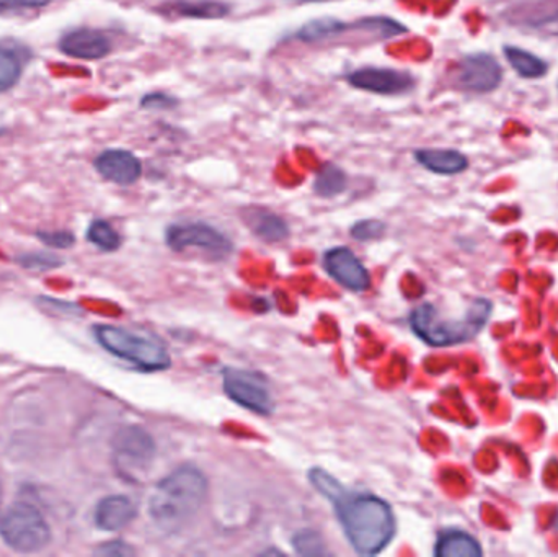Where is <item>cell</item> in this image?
<instances>
[{
  "mask_svg": "<svg viewBox=\"0 0 558 557\" xmlns=\"http://www.w3.org/2000/svg\"><path fill=\"white\" fill-rule=\"evenodd\" d=\"M354 29L353 25L343 22V20L333 19V16H324V19L311 20V22L302 25L298 32L294 33L295 39H301L304 43L324 41V39L337 38L343 33Z\"/></svg>",
  "mask_w": 558,
  "mask_h": 557,
  "instance_id": "cell-17",
  "label": "cell"
},
{
  "mask_svg": "<svg viewBox=\"0 0 558 557\" xmlns=\"http://www.w3.org/2000/svg\"><path fill=\"white\" fill-rule=\"evenodd\" d=\"M557 526H558V522H557Z\"/></svg>",
  "mask_w": 558,
  "mask_h": 557,
  "instance_id": "cell-35",
  "label": "cell"
},
{
  "mask_svg": "<svg viewBox=\"0 0 558 557\" xmlns=\"http://www.w3.org/2000/svg\"><path fill=\"white\" fill-rule=\"evenodd\" d=\"M308 483L337 512L338 522L354 552L379 555L396 536V519L386 500L373 494L351 493L322 468L308 471Z\"/></svg>",
  "mask_w": 558,
  "mask_h": 557,
  "instance_id": "cell-1",
  "label": "cell"
},
{
  "mask_svg": "<svg viewBox=\"0 0 558 557\" xmlns=\"http://www.w3.org/2000/svg\"><path fill=\"white\" fill-rule=\"evenodd\" d=\"M179 98L163 94V92L144 95L143 100H141V107L144 110H173V108L179 107Z\"/></svg>",
  "mask_w": 558,
  "mask_h": 557,
  "instance_id": "cell-28",
  "label": "cell"
},
{
  "mask_svg": "<svg viewBox=\"0 0 558 557\" xmlns=\"http://www.w3.org/2000/svg\"><path fill=\"white\" fill-rule=\"evenodd\" d=\"M137 509L126 496H108L95 509V523L104 532H118L136 519Z\"/></svg>",
  "mask_w": 558,
  "mask_h": 557,
  "instance_id": "cell-14",
  "label": "cell"
},
{
  "mask_svg": "<svg viewBox=\"0 0 558 557\" xmlns=\"http://www.w3.org/2000/svg\"><path fill=\"white\" fill-rule=\"evenodd\" d=\"M244 221L258 239L268 244H278L289 238L288 222L281 216L271 213L270 209H245Z\"/></svg>",
  "mask_w": 558,
  "mask_h": 557,
  "instance_id": "cell-15",
  "label": "cell"
},
{
  "mask_svg": "<svg viewBox=\"0 0 558 557\" xmlns=\"http://www.w3.org/2000/svg\"><path fill=\"white\" fill-rule=\"evenodd\" d=\"M222 386L229 399L258 415H271L275 411L274 396L265 376L247 370L226 368L222 372Z\"/></svg>",
  "mask_w": 558,
  "mask_h": 557,
  "instance_id": "cell-8",
  "label": "cell"
},
{
  "mask_svg": "<svg viewBox=\"0 0 558 557\" xmlns=\"http://www.w3.org/2000/svg\"><path fill=\"white\" fill-rule=\"evenodd\" d=\"M114 461L123 476L136 480L140 474L146 473L156 458V441L149 432L137 425H128L114 434L113 441Z\"/></svg>",
  "mask_w": 558,
  "mask_h": 557,
  "instance_id": "cell-7",
  "label": "cell"
},
{
  "mask_svg": "<svg viewBox=\"0 0 558 557\" xmlns=\"http://www.w3.org/2000/svg\"><path fill=\"white\" fill-rule=\"evenodd\" d=\"M386 234V225L379 219H363L351 228V238L354 241L371 242L377 241Z\"/></svg>",
  "mask_w": 558,
  "mask_h": 557,
  "instance_id": "cell-27",
  "label": "cell"
},
{
  "mask_svg": "<svg viewBox=\"0 0 558 557\" xmlns=\"http://www.w3.org/2000/svg\"><path fill=\"white\" fill-rule=\"evenodd\" d=\"M301 3H317V2H328V0H298Z\"/></svg>",
  "mask_w": 558,
  "mask_h": 557,
  "instance_id": "cell-33",
  "label": "cell"
},
{
  "mask_svg": "<svg viewBox=\"0 0 558 557\" xmlns=\"http://www.w3.org/2000/svg\"><path fill=\"white\" fill-rule=\"evenodd\" d=\"M0 134H3V130H0Z\"/></svg>",
  "mask_w": 558,
  "mask_h": 557,
  "instance_id": "cell-34",
  "label": "cell"
},
{
  "mask_svg": "<svg viewBox=\"0 0 558 557\" xmlns=\"http://www.w3.org/2000/svg\"><path fill=\"white\" fill-rule=\"evenodd\" d=\"M23 74V56L13 46L0 43V94L10 90Z\"/></svg>",
  "mask_w": 558,
  "mask_h": 557,
  "instance_id": "cell-21",
  "label": "cell"
},
{
  "mask_svg": "<svg viewBox=\"0 0 558 557\" xmlns=\"http://www.w3.org/2000/svg\"><path fill=\"white\" fill-rule=\"evenodd\" d=\"M59 49L71 58L97 61L110 55L111 41L100 29L77 28L62 36Z\"/></svg>",
  "mask_w": 558,
  "mask_h": 557,
  "instance_id": "cell-13",
  "label": "cell"
},
{
  "mask_svg": "<svg viewBox=\"0 0 558 557\" xmlns=\"http://www.w3.org/2000/svg\"><path fill=\"white\" fill-rule=\"evenodd\" d=\"M172 12L182 19L221 20L229 15L231 7L221 0H177Z\"/></svg>",
  "mask_w": 558,
  "mask_h": 557,
  "instance_id": "cell-18",
  "label": "cell"
},
{
  "mask_svg": "<svg viewBox=\"0 0 558 557\" xmlns=\"http://www.w3.org/2000/svg\"><path fill=\"white\" fill-rule=\"evenodd\" d=\"M505 55L521 77L539 78L546 75L547 64L537 56L531 55L524 49L514 48V46H507Z\"/></svg>",
  "mask_w": 558,
  "mask_h": 557,
  "instance_id": "cell-23",
  "label": "cell"
},
{
  "mask_svg": "<svg viewBox=\"0 0 558 557\" xmlns=\"http://www.w3.org/2000/svg\"><path fill=\"white\" fill-rule=\"evenodd\" d=\"M354 29H367V32L376 33L379 38H392V36L403 35L409 32L405 25L389 19V16H367L354 23Z\"/></svg>",
  "mask_w": 558,
  "mask_h": 557,
  "instance_id": "cell-25",
  "label": "cell"
},
{
  "mask_svg": "<svg viewBox=\"0 0 558 557\" xmlns=\"http://www.w3.org/2000/svg\"><path fill=\"white\" fill-rule=\"evenodd\" d=\"M344 78L351 87L376 95H402L415 85L412 75L390 68H361Z\"/></svg>",
  "mask_w": 558,
  "mask_h": 557,
  "instance_id": "cell-9",
  "label": "cell"
},
{
  "mask_svg": "<svg viewBox=\"0 0 558 557\" xmlns=\"http://www.w3.org/2000/svg\"><path fill=\"white\" fill-rule=\"evenodd\" d=\"M347 173L335 164H325L314 180V192L322 198H333L347 190Z\"/></svg>",
  "mask_w": 558,
  "mask_h": 557,
  "instance_id": "cell-22",
  "label": "cell"
},
{
  "mask_svg": "<svg viewBox=\"0 0 558 557\" xmlns=\"http://www.w3.org/2000/svg\"><path fill=\"white\" fill-rule=\"evenodd\" d=\"M20 264L25 265L28 268H52L59 267L62 264L59 258H56V255L49 254H28L22 255L20 258Z\"/></svg>",
  "mask_w": 558,
  "mask_h": 557,
  "instance_id": "cell-31",
  "label": "cell"
},
{
  "mask_svg": "<svg viewBox=\"0 0 558 557\" xmlns=\"http://www.w3.org/2000/svg\"><path fill=\"white\" fill-rule=\"evenodd\" d=\"M49 0H0V13L25 12L41 9Z\"/></svg>",
  "mask_w": 558,
  "mask_h": 557,
  "instance_id": "cell-30",
  "label": "cell"
},
{
  "mask_svg": "<svg viewBox=\"0 0 558 557\" xmlns=\"http://www.w3.org/2000/svg\"><path fill=\"white\" fill-rule=\"evenodd\" d=\"M166 242L172 251H198L215 262L228 257L234 249L231 239L208 222H180L170 226L166 232Z\"/></svg>",
  "mask_w": 558,
  "mask_h": 557,
  "instance_id": "cell-6",
  "label": "cell"
},
{
  "mask_svg": "<svg viewBox=\"0 0 558 557\" xmlns=\"http://www.w3.org/2000/svg\"><path fill=\"white\" fill-rule=\"evenodd\" d=\"M95 169L108 182L133 185L143 175V164L130 150L108 149L98 154Z\"/></svg>",
  "mask_w": 558,
  "mask_h": 557,
  "instance_id": "cell-12",
  "label": "cell"
},
{
  "mask_svg": "<svg viewBox=\"0 0 558 557\" xmlns=\"http://www.w3.org/2000/svg\"><path fill=\"white\" fill-rule=\"evenodd\" d=\"M0 538L16 553H38L48 546L51 530L28 504H15L0 517Z\"/></svg>",
  "mask_w": 558,
  "mask_h": 557,
  "instance_id": "cell-5",
  "label": "cell"
},
{
  "mask_svg": "<svg viewBox=\"0 0 558 557\" xmlns=\"http://www.w3.org/2000/svg\"><path fill=\"white\" fill-rule=\"evenodd\" d=\"M416 162L439 175H456L469 167L468 157L458 150L420 149L415 153Z\"/></svg>",
  "mask_w": 558,
  "mask_h": 557,
  "instance_id": "cell-16",
  "label": "cell"
},
{
  "mask_svg": "<svg viewBox=\"0 0 558 557\" xmlns=\"http://www.w3.org/2000/svg\"><path fill=\"white\" fill-rule=\"evenodd\" d=\"M205 474L192 464H183L163 477L149 499V516L160 532L179 533L185 529L208 499Z\"/></svg>",
  "mask_w": 558,
  "mask_h": 557,
  "instance_id": "cell-2",
  "label": "cell"
},
{
  "mask_svg": "<svg viewBox=\"0 0 558 557\" xmlns=\"http://www.w3.org/2000/svg\"><path fill=\"white\" fill-rule=\"evenodd\" d=\"M490 314L492 303L484 298L471 301L468 310L459 316H446L435 304L425 303L410 314V327L428 346H459L474 339L484 329Z\"/></svg>",
  "mask_w": 558,
  "mask_h": 557,
  "instance_id": "cell-3",
  "label": "cell"
},
{
  "mask_svg": "<svg viewBox=\"0 0 558 557\" xmlns=\"http://www.w3.org/2000/svg\"><path fill=\"white\" fill-rule=\"evenodd\" d=\"M292 548L299 556H330L320 533L314 530H302L292 538Z\"/></svg>",
  "mask_w": 558,
  "mask_h": 557,
  "instance_id": "cell-26",
  "label": "cell"
},
{
  "mask_svg": "<svg viewBox=\"0 0 558 557\" xmlns=\"http://www.w3.org/2000/svg\"><path fill=\"white\" fill-rule=\"evenodd\" d=\"M501 75L504 72H501L497 59L484 55V52H477V55L465 56L459 62L456 84L462 90L487 94L500 85Z\"/></svg>",
  "mask_w": 558,
  "mask_h": 557,
  "instance_id": "cell-10",
  "label": "cell"
},
{
  "mask_svg": "<svg viewBox=\"0 0 558 557\" xmlns=\"http://www.w3.org/2000/svg\"><path fill=\"white\" fill-rule=\"evenodd\" d=\"M94 332L107 352L133 363L143 372H163L172 366L170 353L159 340L114 326H97Z\"/></svg>",
  "mask_w": 558,
  "mask_h": 557,
  "instance_id": "cell-4",
  "label": "cell"
},
{
  "mask_svg": "<svg viewBox=\"0 0 558 557\" xmlns=\"http://www.w3.org/2000/svg\"><path fill=\"white\" fill-rule=\"evenodd\" d=\"M521 25L554 26L558 23V0H537L534 3H524L513 13Z\"/></svg>",
  "mask_w": 558,
  "mask_h": 557,
  "instance_id": "cell-20",
  "label": "cell"
},
{
  "mask_svg": "<svg viewBox=\"0 0 558 557\" xmlns=\"http://www.w3.org/2000/svg\"><path fill=\"white\" fill-rule=\"evenodd\" d=\"M36 235H38L39 241L54 249H69L72 247L75 242L74 235L68 231L38 232Z\"/></svg>",
  "mask_w": 558,
  "mask_h": 557,
  "instance_id": "cell-29",
  "label": "cell"
},
{
  "mask_svg": "<svg viewBox=\"0 0 558 557\" xmlns=\"http://www.w3.org/2000/svg\"><path fill=\"white\" fill-rule=\"evenodd\" d=\"M87 239L92 244L97 245L98 249L105 252L118 251L121 245L120 234L114 231L110 222L104 221V219H95L88 226Z\"/></svg>",
  "mask_w": 558,
  "mask_h": 557,
  "instance_id": "cell-24",
  "label": "cell"
},
{
  "mask_svg": "<svg viewBox=\"0 0 558 557\" xmlns=\"http://www.w3.org/2000/svg\"><path fill=\"white\" fill-rule=\"evenodd\" d=\"M324 267L337 283L354 293L371 287V275L363 262L348 247H333L325 254Z\"/></svg>",
  "mask_w": 558,
  "mask_h": 557,
  "instance_id": "cell-11",
  "label": "cell"
},
{
  "mask_svg": "<svg viewBox=\"0 0 558 557\" xmlns=\"http://www.w3.org/2000/svg\"><path fill=\"white\" fill-rule=\"evenodd\" d=\"M482 553L477 540L464 532L442 533L435 548L438 557H478Z\"/></svg>",
  "mask_w": 558,
  "mask_h": 557,
  "instance_id": "cell-19",
  "label": "cell"
},
{
  "mask_svg": "<svg viewBox=\"0 0 558 557\" xmlns=\"http://www.w3.org/2000/svg\"><path fill=\"white\" fill-rule=\"evenodd\" d=\"M98 556H133L134 549L124 542L105 543L95 552Z\"/></svg>",
  "mask_w": 558,
  "mask_h": 557,
  "instance_id": "cell-32",
  "label": "cell"
}]
</instances>
